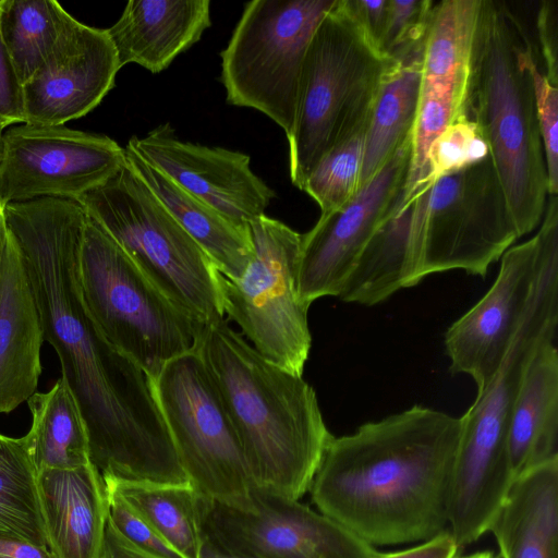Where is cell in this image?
Listing matches in <instances>:
<instances>
[{
    "mask_svg": "<svg viewBox=\"0 0 558 558\" xmlns=\"http://www.w3.org/2000/svg\"><path fill=\"white\" fill-rule=\"evenodd\" d=\"M355 15L336 0L317 25L303 62L289 173L302 190L317 163L366 129L379 87L393 65Z\"/></svg>",
    "mask_w": 558,
    "mask_h": 558,
    "instance_id": "6",
    "label": "cell"
},
{
    "mask_svg": "<svg viewBox=\"0 0 558 558\" xmlns=\"http://www.w3.org/2000/svg\"><path fill=\"white\" fill-rule=\"evenodd\" d=\"M124 163V147L107 135L64 124H15L1 140L0 204L43 197L77 202Z\"/></svg>",
    "mask_w": 558,
    "mask_h": 558,
    "instance_id": "13",
    "label": "cell"
},
{
    "mask_svg": "<svg viewBox=\"0 0 558 558\" xmlns=\"http://www.w3.org/2000/svg\"><path fill=\"white\" fill-rule=\"evenodd\" d=\"M390 215L408 241L404 288L453 269L484 278L519 239L490 156L435 181L404 184Z\"/></svg>",
    "mask_w": 558,
    "mask_h": 558,
    "instance_id": "5",
    "label": "cell"
},
{
    "mask_svg": "<svg viewBox=\"0 0 558 558\" xmlns=\"http://www.w3.org/2000/svg\"><path fill=\"white\" fill-rule=\"evenodd\" d=\"M3 241H4V223H3V217H2V207L0 204V256H1Z\"/></svg>",
    "mask_w": 558,
    "mask_h": 558,
    "instance_id": "44",
    "label": "cell"
},
{
    "mask_svg": "<svg viewBox=\"0 0 558 558\" xmlns=\"http://www.w3.org/2000/svg\"><path fill=\"white\" fill-rule=\"evenodd\" d=\"M102 478L183 558H199L205 542L206 497L190 482L170 484Z\"/></svg>",
    "mask_w": 558,
    "mask_h": 558,
    "instance_id": "28",
    "label": "cell"
},
{
    "mask_svg": "<svg viewBox=\"0 0 558 558\" xmlns=\"http://www.w3.org/2000/svg\"><path fill=\"white\" fill-rule=\"evenodd\" d=\"M108 514L116 529L137 547L159 558H183L151 524L113 488L106 485Z\"/></svg>",
    "mask_w": 558,
    "mask_h": 558,
    "instance_id": "35",
    "label": "cell"
},
{
    "mask_svg": "<svg viewBox=\"0 0 558 558\" xmlns=\"http://www.w3.org/2000/svg\"><path fill=\"white\" fill-rule=\"evenodd\" d=\"M481 0L435 2L423 49L413 153L423 157L435 138L468 113Z\"/></svg>",
    "mask_w": 558,
    "mask_h": 558,
    "instance_id": "19",
    "label": "cell"
},
{
    "mask_svg": "<svg viewBox=\"0 0 558 558\" xmlns=\"http://www.w3.org/2000/svg\"><path fill=\"white\" fill-rule=\"evenodd\" d=\"M558 228V195H550L537 233L509 247L490 289L445 332L452 374L470 376L483 390L502 365L531 304L545 246Z\"/></svg>",
    "mask_w": 558,
    "mask_h": 558,
    "instance_id": "14",
    "label": "cell"
},
{
    "mask_svg": "<svg viewBox=\"0 0 558 558\" xmlns=\"http://www.w3.org/2000/svg\"><path fill=\"white\" fill-rule=\"evenodd\" d=\"M556 332L547 335L535 349L513 403L508 449L514 478L534 465L558 458Z\"/></svg>",
    "mask_w": 558,
    "mask_h": 558,
    "instance_id": "24",
    "label": "cell"
},
{
    "mask_svg": "<svg viewBox=\"0 0 558 558\" xmlns=\"http://www.w3.org/2000/svg\"><path fill=\"white\" fill-rule=\"evenodd\" d=\"M44 332L20 254L4 229L0 256V414L36 392Z\"/></svg>",
    "mask_w": 558,
    "mask_h": 558,
    "instance_id": "20",
    "label": "cell"
},
{
    "mask_svg": "<svg viewBox=\"0 0 558 558\" xmlns=\"http://www.w3.org/2000/svg\"><path fill=\"white\" fill-rule=\"evenodd\" d=\"M351 4L361 24L380 49L388 19L389 0H351Z\"/></svg>",
    "mask_w": 558,
    "mask_h": 558,
    "instance_id": "39",
    "label": "cell"
},
{
    "mask_svg": "<svg viewBox=\"0 0 558 558\" xmlns=\"http://www.w3.org/2000/svg\"><path fill=\"white\" fill-rule=\"evenodd\" d=\"M537 58L514 12L481 0L466 110L489 147L519 238L541 223L548 195L531 74Z\"/></svg>",
    "mask_w": 558,
    "mask_h": 558,
    "instance_id": "4",
    "label": "cell"
},
{
    "mask_svg": "<svg viewBox=\"0 0 558 558\" xmlns=\"http://www.w3.org/2000/svg\"><path fill=\"white\" fill-rule=\"evenodd\" d=\"M26 402L32 425L23 437L38 474L46 470H72L90 462L84 416L63 377L50 390L36 391Z\"/></svg>",
    "mask_w": 558,
    "mask_h": 558,
    "instance_id": "27",
    "label": "cell"
},
{
    "mask_svg": "<svg viewBox=\"0 0 558 558\" xmlns=\"http://www.w3.org/2000/svg\"><path fill=\"white\" fill-rule=\"evenodd\" d=\"M204 537L218 548L250 558H376L379 551L300 500L254 488L248 510L206 497Z\"/></svg>",
    "mask_w": 558,
    "mask_h": 558,
    "instance_id": "15",
    "label": "cell"
},
{
    "mask_svg": "<svg viewBox=\"0 0 558 558\" xmlns=\"http://www.w3.org/2000/svg\"><path fill=\"white\" fill-rule=\"evenodd\" d=\"M72 17L56 0H0V37L22 86Z\"/></svg>",
    "mask_w": 558,
    "mask_h": 558,
    "instance_id": "29",
    "label": "cell"
},
{
    "mask_svg": "<svg viewBox=\"0 0 558 558\" xmlns=\"http://www.w3.org/2000/svg\"><path fill=\"white\" fill-rule=\"evenodd\" d=\"M125 163L142 179L159 202L229 280L239 279L254 255L247 227H240L197 199L128 146Z\"/></svg>",
    "mask_w": 558,
    "mask_h": 558,
    "instance_id": "25",
    "label": "cell"
},
{
    "mask_svg": "<svg viewBox=\"0 0 558 558\" xmlns=\"http://www.w3.org/2000/svg\"><path fill=\"white\" fill-rule=\"evenodd\" d=\"M461 418L413 405L327 445L310 492L319 512L375 546L448 529Z\"/></svg>",
    "mask_w": 558,
    "mask_h": 558,
    "instance_id": "2",
    "label": "cell"
},
{
    "mask_svg": "<svg viewBox=\"0 0 558 558\" xmlns=\"http://www.w3.org/2000/svg\"><path fill=\"white\" fill-rule=\"evenodd\" d=\"M23 86L0 37V126L24 123Z\"/></svg>",
    "mask_w": 558,
    "mask_h": 558,
    "instance_id": "37",
    "label": "cell"
},
{
    "mask_svg": "<svg viewBox=\"0 0 558 558\" xmlns=\"http://www.w3.org/2000/svg\"><path fill=\"white\" fill-rule=\"evenodd\" d=\"M366 129L331 149L307 178L302 191L317 203L320 216L340 209L359 192Z\"/></svg>",
    "mask_w": 558,
    "mask_h": 558,
    "instance_id": "31",
    "label": "cell"
},
{
    "mask_svg": "<svg viewBox=\"0 0 558 558\" xmlns=\"http://www.w3.org/2000/svg\"><path fill=\"white\" fill-rule=\"evenodd\" d=\"M211 25L209 0H130L107 34L119 65L166 70Z\"/></svg>",
    "mask_w": 558,
    "mask_h": 558,
    "instance_id": "21",
    "label": "cell"
},
{
    "mask_svg": "<svg viewBox=\"0 0 558 558\" xmlns=\"http://www.w3.org/2000/svg\"><path fill=\"white\" fill-rule=\"evenodd\" d=\"M254 255L243 275H220L225 316L264 357L302 376L311 350L308 307L298 296L302 234L263 215L248 223Z\"/></svg>",
    "mask_w": 558,
    "mask_h": 558,
    "instance_id": "11",
    "label": "cell"
},
{
    "mask_svg": "<svg viewBox=\"0 0 558 558\" xmlns=\"http://www.w3.org/2000/svg\"><path fill=\"white\" fill-rule=\"evenodd\" d=\"M7 234L25 269L43 327L87 428L89 460L123 481L184 478L151 380L112 347L90 317L80 262L87 215L72 199L43 197L1 205Z\"/></svg>",
    "mask_w": 558,
    "mask_h": 558,
    "instance_id": "1",
    "label": "cell"
},
{
    "mask_svg": "<svg viewBox=\"0 0 558 558\" xmlns=\"http://www.w3.org/2000/svg\"><path fill=\"white\" fill-rule=\"evenodd\" d=\"M488 531L499 558H558V458L515 476Z\"/></svg>",
    "mask_w": 558,
    "mask_h": 558,
    "instance_id": "23",
    "label": "cell"
},
{
    "mask_svg": "<svg viewBox=\"0 0 558 558\" xmlns=\"http://www.w3.org/2000/svg\"><path fill=\"white\" fill-rule=\"evenodd\" d=\"M531 74L544 148L548 196L558 195V85L547 78L538 58L532 62Z\"/></svg>",
    "mask_w": 558,
    "mask_h": 558,
    "instance_id": "34",
    "label": "cell"
},
{
    "mask_svg": "<svg viewBox=\"0 0 558 558\" xmlns=\"http://www.w3.org/2000/svg\"><path fill=\"white\" fill-rule=\"evenodd\" d=\"M199 558H250L229 554L205 539Z\"/></svg>",
    "mask_w": 558,
    "mask_h": 558,
    "instance_id": "42",
    "label": "cell"
},
{
    "mask_svg": "<svg viewBox=\"0 0 558 558\" xmlns=\"http://www.w3.org/2000/svg\"><path fill=\"white\" fill-rule=\"evenodd\" d=\"M456 558H499V557L495 556L492 551L486 550V551H477V553L462 556V557L457 556Z\"/></svg>",
    "mask_w": 558,
    "mask_h": 558,
    "instance_id": "43",
    "label": "cell"
},
{
    "mask_svg": "<svg viewBox=\"0 0 558 558\" xmlns=\"http://www.w3.org/2000/svg\"><path fill=\"white\" fill-rule=\"evenodd\" d=\"M151 386L190 483L215 502L248 510L255 487L241 439L197 349L169 361Z\"/></svg>",
    "mask_w": 558,
    "mask_h": 558,
    "instance_id": "10",
    "label": "cell"
},
{
    "mask_svg": "<svg viewBox=\"0 0 558 558\" xmlns=\"http://www.w3.org/2000/svg\"><path fill=\"white\" fill-rule=\"evenodd\" d=\"M558 326V250L545 251L533 298L512 345L493 380L477 391L461 416L453 481L478 496L504 490L512 481L508 434L515 396L539 342Z\"/></svg>",
    "mask_w": 558,
    "mask_h": 558,
    "instance_id": "12",
    "label": "cell"
},
{
    "mask_svg": "<svg viewBox=\"0 0 558 558\" xmlns=\"http://www.w3.org/2000/svg\"><path fill=\"white\" fill-rule=\"evenodd\" d=\"M77 202L181 312L199 324L226 317L221 274L126 163Z\"/></svg>",
    "mask_w": 558,
    "mask_h": 558,
    "instance_id": "7",
    "label": "cell"
},
{
    "mask_svg": "<svg viewBox=\"0 0 558 558\" xmlns=\"http://www.w3.org/2000/svg\"><path fill=\"white\" fill-rule=\"evenodd\" d=\"M85 306L105 339L153 380L192 350L203 324L173 305L87 216L80 262Z\"/></svg>",
    "mask_w": 558,
    "mask_h": 558,
    "instance_id": "8",
    "label": "cell"
},
{
    "mask_svg": "<svg viewBox=\"0 0 558 558\" xmlns=\"http://www.w3.org/2000/svg\"><path fill=\"white\" fill-rule=\"evenodd\" d=\"M424 43L425 38L393 59L395 63L379 87L364 138L360 189L412 134L418 107Z\"/></svg>",
    "mask_w": 558,
    "mask_h": 558,
    "instance_id": "26",
    "label": "cell"
},
{
    "mask_svg": "<svg viewBox=\"0 0 558 558\" xmlns=\"http://www.w3.org/2000/svg\"><path fill=\"white\" fill-rule=\"evenodd\" d=\"M195 348L235 424L254 487L300 500L332 438L314 389L264 357L226 317L203 324Z\"/></svg>",
    "mask_w": 558,
    "mask_h": 558,
    "instance_id": "3",
    "label": "cell"
},
{
    "mask_svg": "<svg viewBox=\"0 0 558 558\" xmlns=\"http://www.w3.org/2000/svg\"><path fill=\"white\" fill-rule=\"evenodd\" d=\"M536 32L541 68L547 78L558 85V8L556 1H542L536 13Z\"/></svg>",
    "mask_w": 558,
    "mask_h": 558,
    "instance_id": "36",
    "label": "cell"
},
{
    "mask_svg": "<svg viewBox=\"0 0 558 558\" xmlns=\"http://www.w3.org/2000/svg\"><path fill=\"white\" fill-rule=\"evenodd\" d=\"M411 136L348 204L320 216L302 234L296 290L305 306L323 296L339 295L357 256L403 189L411 161Z\"/></svg>",
    "mask_w": 558,
    "mask_h": 558,
    "instance_id": "16",
    "label": "cell"
},
{
    "mask_svg": "<svg viewBox=\"0 0 558 558\" xmlns=\"http://www.w3.org/2000/svg\"><path fill=\"white\" fill-rule=\"evenodd\" d=\"M0 558H56V556L46 547L0 535Z\"/></svg>",
    "mask_w": 558,
    "mask_h": 558,
    "instance_id": "41",
    "label": "cell"
},
{
    "mask_svg": "<svg viewBox=\"0 0 558 558\" xmlns=\"http://www.w3.org/2000/svg\"><path fill=\"white\" fill-rule=\"evenodd\" d=\"M0 535L48 546L38 473L24 437L0 434Z\"/></svg>",
    "mask_w": 558,
    "mask_h": 558,
    "instance_id": "30",
    "label": "cell"
},
{
    "mask_svg": "<svg viewBox=\"0 0 558 558\" xmlns=\"http://www.w3.org/2000/svg\"><path fill=\"white\" fill-rule=\"evenodd\" d=\"M126 146L178 186L228 220L247 227L265 215L275 191L251 168L247 154L179 140L169 123Z\"/></svg>",
    "mask_w": 558,
    "mask_h": 558,
    "instance_id": "17",
    "label": "cell"
},
{
    "mask_svg": "<svg viewBox=\"0 0 558 558\" xmlns=\"http://www.w3.org/2000/svg\"><path fill=\"white\" fill-rule=\"evenodd\" d=\"M336 0H254L245 4L221 51L230 105L260 111L289 138L311 38Z\"/></svg>",
    "mask_w": 558,
    "mask_h": 558,
    "instance_id": "9",
    "label": "cell"
},
{
    "mask_svg": "<svg viewBox=\"0 0 558 558\" xmlns=\"http://www.w3.org/2000/svg\"><path fill=\"white\" fill-rule=\"evenodd\" d=\"M99 558H159L137 547L124 537L109 519Z\"/></svg>",
    "mask_w": 558,
    "mask_h": 558,
    "instance_id": "40",
    "label": "cell"
},
{
    "mask_svg": "<svg viewBox=\"0 0 558 558\" xmlns=\"http://www.w3.org/2000/svg\"><path fill=\"white\" fill-rule=\"evenodd\" d=\"M460 548L449 530L404 550L379 553L376 558H456Z\"/></svg>",
    "mask_w": 558,
    "mask_h": 558,
    "instance_id": "38",
    "label": "cell"
},
{
    "mask_svg": "<svg viewBox=\"0 0 558 558\" xmlns=\"http://www.w3.org/2000/svg\"><path fill=\"white\" fill-rule=\"evenodd\" d=\"M121 70L106 29L73 16L44 63L23 85L24 123L63 125L93 111Z\"/></svg>",
    "mask_w": 558,
    "mask_h": 558,
    "instance_id": "18",
    "label": "cell"
},
{
    "mask_svg": "<svg viewBox=\"0 0 558 558\" xmlns=\"http://www.w3.org/2000/svg\"><path fill=\"white\" fill-rule=\"evenodd\" d=\"M48 546L56 558H99L108 521V495L89 462L38 474Z\"/></svg>",
    "mask_w": 558,
    "mask_h": 558,
    "instance_id": "22",
    "label": "cell"
},
{
    "mask_svg": "<svg viewBox=\"0 0 558 558\" xmlns=\"http://www.w3.org/2000/svg\"><path fill=\"white\" fill-rule=\"evenodd\" d=\"M434 4L433 0H389L380 50L396 59L421 43L426 36Z\"/></svg>",
    "mask_w": 558,
    "mask_h": 558,
    "instance_id": "33",
    "label": "cell"
},
{
    "mask_svg": "<svg viewBox=\"0 0 558 558\" xmlns=\"http://www.w3.org/2000/svg\"><path fill=\"white\" fill-rule=\"evenodd\" d=\"M489 156V147L478 125L466 113L435 138L422 171L412 183L420 180L435 181Z\"/></svg>",
    "mask_w": 558,
    "mask_h": 558,
    "instance_id": "32",
    "label": "cell"
},
{
    "mask_svg": "<svg viewBox=\"0 0 558 558\" xmlns=\"http://www.w3.org/2000/svg\"><path fill=\"white\" fill-rule=\"evenodd\" d=\"M4 129L0 126V150H1V140Z\"/></svg>",
    "mask_w": 558,
    "mask_h": 558,
    "instance_id": "45",
    "label": "cell"
}]
</instances>
